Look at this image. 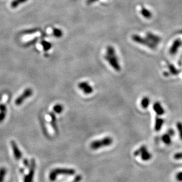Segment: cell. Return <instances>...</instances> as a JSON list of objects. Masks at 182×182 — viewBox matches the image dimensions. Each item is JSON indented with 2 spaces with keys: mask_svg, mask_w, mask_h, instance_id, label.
<instances>
[{
  "mask_svg": "<svg viewBox=\"0 0 182 182\" xmlns=\"http://www.w3.org/2000/svg\"><path fill=\"white\" fill-rule=\"evenodd\" d=\"M53 34H54V35L56 37L60 38V37H61L63 35V31L60 29L55 28L53 30Z\"/></svg>",
  "mask_w": 182,
  "mask_h": 182,
  "instance_id": "20",
  "label": "cell"
},
{
  "mask_svg": "<svg viewBox=\"0 0 182 182\" xmlns=\"http://www.w3.org/2000/svg\"><path fill=\"white\" fill-rule=\"evenodd\" d=\"M133 39L134 40V41H135V42H137V43H140V44H142L147 46L150 48H155V46L152 44H151V43L147 42V41H146V40H145L143 38H142L141 37H139V36H138L137 35H134L133 36Z\"/></svg>",
  "mask_w": 182,
  "mask_h": 182,
  "instance_id": "9",
  "label": "cell"
},
{
  "mask_svg": "<svg viewBox=\"0 0 182 182\" xmlns=\"http://www.w3.org/2000/svg\"><path fill=\"white\" fill-rule=\"evenodd\" d=\"M97 0H88V1H87V3H88V4H91V3H94V2H95V1H96Z\"/></svg>",
  "mask_w": 182,
  "mask_h": 182,
  "instance_id": "29",
  "label": "cell"
},
{
  "mask_svg": "<svg viewBox=\"0 0 182 182\" xmlns=\"http://www.w3.org/2000/svg\"><path fill=\"white\" fill-rule=\"evenodd\" d=\"M134 156H140L141 159L143 161H149L151 159V153L147 150L146 146H141L137 150L134 152Z\"/></svg>",
  "mask_w": 182,
  "mask_h": 182,
  "instance_id": "4",
  "label": "cell"
},
{
  "mask_svg": "<svg viewBox=\"0 0 182 182\" xmlns=\"http://www.w3.org/2000/svg\"><path fill=\"white\" fill-rule=\"evenodd\" d=\"M33 92L31 88H26L24 91V92L15 100V105L18 106L21 105L27 98H29V97H31L33 95Z\"/></svg>",
  "mask_w": 182,
  "mask_h": 182,
  "instance_id": "5",
  "label": "cell"
},
{
  "mask_svg": "<svg viewBox=\"0 0 182 182\" xmlns=\"http://www.w3.org/2000/svg\"><path fill=\"white\" fill-rule=\"evenodd\" d=\"M180 46V41H179V40H176V41H175V42L174 43L172 47H171V48H170V53L171 54H175L177 52V50L179 48Z\"/></svg>",
  "mask_w": 182,
  "mask_h": 182,
  "instance_id": "15",
  "label": "cell"
},
{
  "mask_svg": "<svg viewBox=\"0 0 182 182\" xmlns=\"http://www.w3.org/2000/svg\"><path fill=\"white\" fill-rule=\"evenodd\" d=\"M107 55L106 57V59L108 61L111 66L113 67V68L117 72H119L120 70V67L119 64L117 62V59L115 55L114 50L113 47H108L107 50Z\"/></svg>",
  "mask_w": 182,
  "mask_h": 182,
  "instance_id": "2",
  "label": "cell"
},
{
  "mask_svg": "<svg viewBox=\"0 0 182 182\" xmlns=\"http://www.w3.org/2000/svg\"><path fill=\"white\" fill-rule=\"evenodd\" d=\"M173 157L176 160H182V152L175 153Z\"/></svg>",
  "mask_w": 182,
  "mask_h": 182,
  "instance_id": "24",
  "label": "cell"
},
{
  "mask_svg": "<svg viewBox=\"0 0 182 182\" xmlns=\"http://www.w3.org/2000/svg\"><path fill=\"white\" fill-rule=\"evenodd\" d=\"M153 108L158 116H161L165 114V110L159 102H156L153 106Z\"/></svg>",
  "mask_w": 182,
  "mask_h": 182,
  "instance_id": "10",
  "label": "cell"
},
{
  "mask_svg": "<svg viewBox=\"0 0 182 182\" xmlns=\"http://www.w3.org/2000/svg\"><path fill=\"white\" fill-rule=\"evenodd\" d=\"M150 100L149 97H145L141 101V105L143 108H147L150 104Z\"/></svg>",
  "mask_w": 182,
  "mask_h": 182,
  "instance_id": "16",
  "label": "cell"
},
{
  "mask_svg": "<svg viewBox=\"0 0 182 182\" xmlns=\"http://www.w3.org/2000/svg\"><path fill=\"white\" fill-rule=\"evenodd\" d=\"M162 141L167 145H170L171 143V136H169L167 133L163 134L161 137Z\"/></svg>",
  "mask_w": 182,
  "mask_h": 182,
  "instance_id": "17",
  "label": "cell"
},
{
  "mask_svg": "<svg viewBox=\"0 0 182 182\" xmlns=\"http://www.w3.org/2000/svg\"><path fill=\"white\" fill-rule=\"evenodd\" d=\"M35 162L34 159H33L31 161V166H30L29 173L24 177V182H33L35 172Z\"/></svg>",
  "mask_w": 182,
  "mask_h": 182,
  "instance_id": "6",
  "label": "cell"
},
{
  "mask_svg": "<svg viewBox=\"0 0 182 182\" xmlns=\"http://www.w3.org/2000/svg\"><path fill=\"white\" fill-rule=\"evenodd\" d=\"M82 180V176L81 175H77L76 177L73 179V180L71 182H80Z\"/></svg>",
  "mask_w": 182,
  "mask_h": 182,
  "instance_id": "26",
  "label": "cell"
},
{
  "mask_svg": "<svg viewBox=\"0 0 182 182\" xmlns=\"http://www.w3.org/2000/svg\"><path fill=\"white\" fill-rule=\"evenodd\" d=\"M64 110V107L63 105L57 104L55 105L53 107V111L54 112L57 114H60L63 112V111Z\"/></svg>",
  "mask_w": 182,
  "mask_h": 182,
  "instance_id": "18",
  "label": "cell"
},
{
  "mask_svg": "<svg viewBox=\"0 0 182 182\" xmlns=\"http://www.w3.org/2000/svg\"><path fill=\"white\" fill-rule=\"evenodd\" d=\"M141 14H142V15L146 17L147 18H150L151 16V13L148 11L147 9H146V8H143L142 9V10H141Z\"/></svg>",
  "mask_w": 182,
  "mask_h": 182,
  "instance_id": "21",
  "label": "cell"
},
{
  "mask_svg": "<svg viewBox=\"0 0 182 182\" xmlns=\"http://www.w3.org/2000/svg\"><path fill=\"white\" fill-rule=\"evenodd\" d=\"M176 180L179 181H182V171H180V172L177 173L176 176Z\"/></svg>",
  "mask_w": 182,
  "mask_h": 182,
  "instance_id": "25",
  "label": "cell"
},
{
  "mask_svg": "<svg viewBox=\"0 0 182 182\" xmlns=\"http://www.w3.org/2000/svg\"><path fill=\"white\" fill-rule=\"evenodd\" d=\"M49 115L50 116V118H51V124L54 130V131L56 132L58 131V127H57V122H56V117L54 115V114L53 113H50Z\"/></svg>",
  "mask_w": 182,
  "mask_h": 182,
  "instance_id": "13",
  "label": "cell"
},
{
  "mask_svg": "<svg viewBox=\"0 0 182 182\" xmlns=\"http://www.w3.org/2000/svg\"><path fill=\"white\" fill-rule=\"evenodd\" d=\"M176 127H177V130L179 131L180 137V139L182 140V123L181 122L177 123Z\"/></svg>",
  "mask_w": 182,
  "mask_h": 182,
  "instance_id": "23",
  "label": "cell"
},
{
  "mask_svg": "<svg viewBox=\"0 0 182 182\" xmlns=\"http://www.w3.org/2000/svg\"><path fill=\"white\" fill-rule=\"evenodd\" d=\"M113 142V140L110 137H106L103 139L97 140L90 144V147L93 150H97L100 148L110 146Z\"/></svg>",
  "mask_w": 182,
  "mask_h": 182,
  "instance_id": "3",
  "label": "cell"
},
{
  "mask_svg": "<svg viewBox=\"0 0 182 182\" xmlns=\"http://www.w3.org/2000/svg\"><path fill=\"white\" fill-rule=\"evenodd\" d=\"M7 170L4 167L0 168V182H4Z\"/></svg>",
  "mask_w": 182,
  "mask_h": 182,
  "instance_id": "19",
  "label": "cell"
},
{
  "mask_svg": "<svg viewBox=\"0 0 182 182\" xmlns=\"http://www.w3.org/2000/svg\"><path fill=\"white\" fill-rule=\"evenodd\" d=\"M11 147L13 149V151L14 153V156L15 159L17 160H19L22 159V153L20 151L19 147H18L17 143L15 142L14 141L12 140L11 141Z\"/></svg>",
  "mask_w": 182,
  "mask_h": 182,
  "instance_id": "8",
  "label": "cell"
},
{
  "mask_svg": "<svg viewBox=\"0 0 182 182\" xmlns=\"http://www.w3.org/2000/svg\"><path fill=\"white\" fill-rule=\"evenodd\" d=\"M78 87L86 94H90L93 92V88L89 83L86 82H80L78 84Z\"/></svg>",
  "mask_w": 182,
  "mask_h": 182,
  "instance_id": "7",
  "label": "cell"
},
{
  "mask_svg": "<svg viewBox=\"0 0 182 182\" xmlns=\"http://www.w3.org/2000/svg\"><path fill=\"white\" fill-rule=\"evenodd\" d=\"M75 173L76 170L72 168H56L50 172L49 180L51 181H54L60 175L73 176Z\"/></svg>",
  "mask_w": 182,
  "mask_h": 182,
  "instance_id": "1",
  "label": "cell"
},
{
  "mask_svg": "<svg viewBox=\"0 0 182 182\" xmlns=\"http://www.w3.org/2000/svg\"><path fill=\"white\" fill-rule=\"evenodd\" d=\"M164 120L159 117H157L155 120V129L156 131H159L162 127V126L164 123Z\"/></svg>",
  "mask_w": 182,
  "mask_h": 182,
  "instance_id": "12",
  "label": "cell"
},
{
  "mask_svg": "<svg viewBox=\"0 0 182 182\" xmlns=\"http://www.w3.org/2000/svg\"><path fill=\"white\" fill-rule=\"evenodd\" d=\"M167 133L169 136H170L171 137V136H173L175 135V131H174V130H173V129H169V130H168Z\"/></svg>",
  "mask_w": 182,
  "mask_h": 182,
  "instance_id": "27",
  "label": "cell"
},
{
  "mask_svg": "<svg viewBox=\"0 0 182 182\" xmlns=\"http://www.w3.org/2000/svg\"><path fill=\"white\" fill-rule=\"evenodd\" d=\"M27 1L28 0H13V1L11 3V7L13 9L16 8L19 5L26 3Z\"/></svg>",
  "mask_w": 182,
  "mask_h": 182,
  "instance_id": "14",
  "label": "cell"
},
{
  "mask_svg": "<svg viewBox=\"0 0 182 182\" xmlns=\"http://www.w3.org/2000/svg\"><path fill=\"white\" fill-rule=\"evenodd\" d=\"M23 162H24V165L25 166V167H28L29 166V163H28V161L27 160V159H24L23 160Z\"/></svg>",
  "mask_w": 182,
  "mask_h": 182,
  "instance_id": "28",
  "label": "cell"
},
{
  "mask_svg": "<svg viewBox=\"0 0 182 182\" xmlns=\"http://www.w3.org/2000/svg\"><path fill=\"white\" fill-rule=\"evenodd\" d=\"M41 44L43 45V48H44V50H45L46 52L48 51L49 49H50V48H52V44H50V43L47 42L46 41H43L41 42Z\"/></svg>",
  "mask_w": 182,
  "mask_h": 182,
  "instance_id": "22",
  "label": "cell"
},
{
  "mask_svg": "<svg viewBox=\"0 0 182 182\" xmlns=\"http://www.w3.org/2000/svg\"><path fill=\"white\" fill-rule=\"evenodd\" d=\"M7 107L4 104H0V123L5 120L7 115Z\"/></svg>",
  "mask_w": 182,
  "mask_h": 182,
  "instance_id": "11",
  "label": "cell"
}]
</instances>
